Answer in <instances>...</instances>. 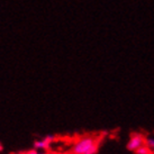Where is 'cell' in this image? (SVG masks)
<instances>
[{"label":"cell","instance_id":"3","mask_svg":"<svg viewBox=\"0 0 154 154\" xmlns=\"http://www.w3.org/2000/svg\"><path fill=\"white\" fill-rule=\"evenodd\" d=\"M55 141V137L53 136V135H47V136H44L42 137L41 140H37V141L34 142V149L36 150H39V151H47L51 145L54 143Z\"/></svg>","mask_w":154,"mask_h":154},{"label":"cell","instance_id":"5","mask_svg":"<svg viewBox=\"0 0 154 154\" xmlns=\"http://www.w3.org/2000/svg\"><path fill=\"white\" fill-rule=\"evenodd\" d=\"M20 154H46L45 152L43 151H39V150H36V149H33V150H28V151H25V152H23Z\"/></svg>","mask_w":154,"mask_h":154},{"label":"cell","instance_id":"6","mask_svg":"<svg viewBox=\"0 0 154 154\" xmlns=\"http://www.w3.org/2000/svg\"><path fill=\"white\" fill-rule=\"evenodd\" d=\"M146 145L150 147L151 150H154V137H149L146 138Z\"/></svg>","mask_w":154,"mask_h":154},{"label":"cell","instance_id":"1","mask_svg":"<svg viewBox=\"0 0 154 154\" xmlns=\"http://www.w3.org/2000/svg\"><path fill=\"white\" fill-rule=\"evenodd\" d=\"M99 140L92 135L79 137L71 146V154H96L98 151Z\"/></svg>","mask_w":154,"mask_h":154},{"label":"cell","instance_id":"2","mask_svg":"<svg viewBox=\"0 0 154 154\" xmlns=\"http://www.w3.org/2000/svg\"><path fill=\"white\" fill-rule=\"evenodd\" d=\"M144 145H146V138L140 133H135L129 138L128 143H127V149L129 151L136 152L137 150H140Z\"/></svg>","mask_w":154,"mask_h":154},{"label":"cell","instance_id":"8","mask_svg":"<svg viewBox=\"0 0 154 154\" xmlns=\"http://www.w3.org/2000/svg\"><path fill=\"white\" fill-rule=\"evenodd\" d=\"M2 150H4V145H2V144H1V142H0V152H1Z\"/></svg>","mask_w":154,"mask_h":154},{"label":"cell","instance_id":"7","mask_svg":"<svg viewBox=\"0 0 154 154\" xmlns=\"http://www.w3.org/2000/svg\"><path fill=\"white\" fill-rule=\"evenodd\" d=\"M46 154H68V153H62V152H50V153Z\"/></svg>","mask_w":154,"mask_h":154},{"label":"cell","instance_id":"9","mask_svg":"<svg viewBox=\"0 0 154 154\" xmlns=\"http://www.w3.org/2000/svg\"><path fill=\"white\" fill-rule=\"evenodd\" d=\"M152 153H153V154H154V150H153V151H152Z\"/></svg>","mask_w":154,"mask_h":154},{"label":"cell","instance_id":"4","mask_svg":"<svg viewBox=\"0 0 154 154\" xmlns=\"http://www.w3.org/2000/svg\"><path fill=\"white\" fill-rule=\"evenodd\" d=\"M137 154H151L152 153V150L147 145H144L143 147H141L140 150L136 151Z\"/></svg>","mask_w":154,"mask_h":154}]
</instances>
